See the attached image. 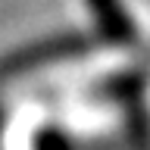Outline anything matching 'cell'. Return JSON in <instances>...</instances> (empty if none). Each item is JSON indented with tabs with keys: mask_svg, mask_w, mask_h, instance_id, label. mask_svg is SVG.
Returning <instances> with one entry per match:
<instances>
[{
	"mask_svg": "<svg viewBox=\"0 0 150 150\" xmlns=\"http://www.w3.org/2000/svg\"><path fill=\"white\" fill-rule=\"evenodd\" d=\"M35 150H72V141L56 128H44L35 141Z\"/></svg>",
	"mask_w": 150,
	"mask_h": 150,
	"instance_id": "cell-4",
	"label": "cell"
},
{
	"mask_svg": "<svg viewBox=\"0 0 150 150\" xmlns=\"http://www.w3.org/2000/svg\"><path fill=\"white\" fill-rule=\"evenodd\" d=\"M88 9L94 16L97 35L106 44H134L138 28H134V19L128 16V9L122 6V0H88Z\"/></svg>",
	"mask_w": 150,
	"mask_h": 150,
	"instance_id": "cell-2",
	"label": "cell"
},
{
	"mask_svg": "<svg viewBox=\"0 0 150 150\" xmlns=\"http://www.w3.org/2000/svg\"><path fill=\"white\" fill-rule=\"evenodd\" d=\"M141 91H144V75H141L138 69H134V72H119L116 78L100 84V94H106V97H112V100H119V103L138 100Z\"/></svg>",
	"mask_w": 150,
	"mask_h": 150,
	"instance_id": "cell-3",
	"label": "cell"
},
{
	"mask_svg": "<svg viewBox=\"0 0 150 150\" xmlns=\"http://www.w3.org/2000/svg\"><path fill=\"white\" fill-rule=\"evenodd\" d=\"M91 50V41L81 31H63V35L53 38H41L28 47H19L9 56L0 59V81H9V78H19V75L31 72V69H41V66L50 63H63V59H72V56H84Z\"/></svg>",
	"mask_w": 150,
	"mask_h": 150,
	"instance_id": "cell-1",
	"label": "cell"
}]
</instances>
